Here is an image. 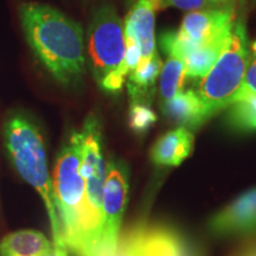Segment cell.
Wrapping results in <instances>:
<instances>
[{
  "instance_id": "obj_25",
  "label": "cell",
  "mask_w": 256,
  "mask_h": 256,
  "mask_svg": "<svg viewBox=\"0 0 256 256\" xmlns=\"http://www.w3.org/2000/svg\"><path fill=\"white\" fill-rule=\"evenodd\" d=\"M46 256H69V254H68V250H66V248L54 244L52 249H51Z\"/></svg>"
},
{
  "instance_id": "obj_18",
  "label": "cell",
  "mask_w": 256,
  "mask_h": 256,
  "mask_svg": "<svg viewBox=\"0 0 256 256\" xmlns=\"http://www.w3.org/2000/svg\"><path fill=\"white\" fill-rule=\"evenodd\" d=\"M128 121L134 133L144 134L156 124V115L152 110L151 104L134 101L130 102Z\"/></svg>"
},
{
  "instance_id": "obj_21",
  "label": "cell",
  "mask_w": 256,
  "mask_h": 256,
  "mask_svg": "<svg viewBox=\"0 0 256 256\" xmlns=\"http://www.w3.org/2000/svg\"><path fill=\"white\" fill-rule=\"evenodd\" d=\"M241 92L256 95V42L249 49V60Z\"/></svg>"
},
{
  "instance_id": "obj_11",
  "label": "cell",
  "mask_w": 256,
  "mask_h": 256,
  "mask_svg": "<svg viewBox=\"0 0 256 256\" xmlns=\"http://www.w3.org/2000/svg\"><path fill=\"white\" fill-rule=\"evenodd\" d=\"M142 246L153 256H200L178 230L164 226H144Z\"/></svg>"
},
{
  "instance_id": "obj_16",
  "label": "cell",
  "mask_w": 256,
  "mask_h": 256,
  "mask_svg": "<svg viewBox=\"0 0 256 256\" xmlns=\"http://www.w3.org/2000/svg\"><path fill=\"white\" fill-rule=\"evenodd\" d=\"M226 110V124L230 128L240 133L255 132L256 95L241 92Z\"/></svg>"
},
{
  "instance_id": "obj_6",
  "label": "cell",
  "mask_w": 256,
  "mask_h": 256,
  "mask_svg": "<svg viewBox=\"0 0 256 256\" xmlns=\"http://www.w3.org/2000/svg\"><path fill=\"white\" fill-rule=\"evenodd\" d=\"M87 37L89 69L98 84L116 70L126 69L124 66V28L113 6L104 4L95 10Z\"/></svg>"
},
{
  "instance_id": "obj_5",
  "label": "cell",
  "mask_w": 256,
  "mask_h": 256,
  "mask_svg": "<svg viewBox=\"0 0 256 256\" xmlns=\"http://www.w3.org/2000/svg\"><path fill=\"white\" fill-rule=\"evenodd\" d=\"M82 160L80 172L86 183V200L88 209V230L90 256H98L102 235V200L107 166L101 146L100 124L90 115L82 130Z\"/></svg>"
},
{
  "instance_id": "obj_8",
  "label": "cell",
  "mask_w": 256,
  "mask_h": 256,
  "mask_svg": "<svg viewBox=\"0 0 256 256\" xmlns=\"http://www.w3.org/2000/svg\"><path fill=\"white\" fill-rule=\"evenodd\" d=\"M209 230L217 238L256 235V188L246 191L212 216Z\"/></svg>"
},
{
  "instance_id": "obj_2",
  "label": "cell",
  "mask_w": 256,
  "mask_h": 256,
  "mask_svg": "<svg viewBox=\"0 0 256 256\" xmlns=\"http://www.w3.org/2000/svg\"><path fill=\"white\" fill-rule=\"evenodd\" d=\"M4 144L19 176L40 194L46 204L54 244L66 248L52 179L48 170L46 145L40 128L26 115H10L4 124Z\"/></svg>"
},
{
  "instance_id": "obj_9",
  "label": "cell",
  "mask_w": 256,
  "mask_h": 256,
  "mask_svg": "<svg viewBox=\"0 0 256 256\" xmlns=\"http://www.w3.org/2000/svg\"><path fill=\"white\" fill-rule=\"evenodd\" d=\"M235 11L229 10H202L185 16L178 34L196 46L226 40L235 22Z\"/></svg>"
},
{
  "instance_id": "obj_10",
  "label": "cell",
  "mask_w": 256,
  "mask_h": 256,
  "mask_svg": "<svg viewBox=\"0 0 256 256\" xmlns=\"http://www.w3.org/2000/svg\"><path fill=\"white\" fill-rule=\"evenodd\" d=\"M158 10V0H138L124 20V36L132 37L139 43L144 60L156 52L154 23Z\"/></svg>"
},
{
  "instance_id": "obj_3",
  "label": "cell",
  "mask_w": 256,
  "mask_h": 256,
  "mask_svg": "<svg viewBox=\"0 0 256 256\" xmlns=\"http://www.w3.org/2000/svg\"><path fill=\"white\" fill-rule=\"evenodd\" d=\"M82 160L81 132H74L60 150L52 174L64 244L74 256H90L86 183L80 172Z\"/></svg>"
},
{
  "instance_id": "obj_1",
  "label": "cell",
  "mask_w": 256,
  "mask_h": 256,
  "mask_svg": "<svg viewBox=\"0 0 256 256\" xmlns=\"http://www.w3.org/2000/svg\"><path fill=\"white\" fill-rule=\"evenodd\" d=\"M18 16L25 40L38 62L62 87L78 88L87 64L82 25L42 2H23Z\"/></svg>"
},
{
  "instance_id": "obj_22",
  "label": "cell",
  "mask_w": 256,
  "mask_h": 256,
  "mask_svg": "<svg viewBox=\"0 0 256 256\" xmlns=\"http://www.w3.org/2000/svg\"><path fill=\"white\" fill-rule=\"evenodd\" d=\"M126 37V49H124V66H126L128 72H133L142 60V50H140L139 43L132 37Z\"/></svg>"
},
{
  "instance_id": "obj_7",
  "label": "cell",
  "mask_w": 256,
  "mask_h": 256,
  "mask_svg": "<svg viewBox=\"0 0 256 256\" xmlns=\"http://www.w3.org/2000/svg\"><path fill=\"white\" fill-rule=\"evenodd\" d=\"M128 194L127 170L120 162L107 165L102 200V235L98 256H110L116 247Z\"/></svg>"
},
{
  "instance_id": "obj_23",
  "label": "cell",
  "mask_w": 256,
  "mask_h": 256,
  "mask_svg": "<svg viewBox=\"0 0 256 256\" xmlns=\"http://www.w3.org/2000/svg\"><path fill=\"white\" fill-rule=\"evenodd\" d=\"M235 256H256V235L250 236V238L240 248Z\"/></svg>"
},
{
  "instance_id": "obj_24",
  "label": "cell",
  "mask_w": 256,
  "mask_h": 256,
  "mask_svg": "<svg viewBox=\"0 0 256 256\" xmlns=\"http://www.w3.org/2000/svg\"><path fill=\"white\" fill-rule=\"evenodd\" d=\"M217 2H220L224 8L232 10V11H235L238 5H241L244 2V0H217Z\"/></svg>"
},
{
  "instance_id": "obj_19",
  "label": "cell",
  "mask_w": 256,
  "mask_h": 256,
  "mask_svg": "<svg viewBox=\"0 0 256 256\" xmlns=\"http://www.w3.org/2000/svg\"><path fill=\"white\" fill-rule=\"evenodd\" d=\"M159 8H166L172 6L182 10H229L220 4L217 0H158ZM232 11V10H229Z\"/></svg>"
},
{
  "instance_id": "obj_12",
  "label": "cell",
  "mask_w": 256,
  "mask_h": 256,
  "mask_svg": "<svg viewBox=\"0 0 256 256\" xmlns=\"http://www.w3.org/2000/svg\"><path fill=\"white\" fill-rule=\"evenodd\" d=\"M160 107L162 114L171 122L188 130H196L208 121L200 96L192 89L182 90L174 98L160 104Z\"/></svg>"
},
{
  "instance_id": "obj_17",
  "label": "cell",
  "mask_w": 256,
  "mask_h": 256,
  "mask_svg": "<svg viewBox=\"0 0 256 256\" xmlns=\"http://www.w3.org/2000/svg\"><path fill=\"white\" fill-rule=\"evenodd\" d=\"M185 78L186 70L183 60L178 57L168 56L160 75V104L170 101L183 90Z\"/></svg>"
},
{
  "instance_id": "obj_4",
  "label": "cell",
  "mask_w": 256,
  "mask_h": 256,
  "mask_svg": "<svg viewBox=\"0 0 256 256\" xmlns=\"http://www.w3.org/2000/svg\"><path fill=\"white\" fill-rule=\"evenodd\" d=\"M248 60L247 28L242 20H236L218 58L198 84L197 95L208 120L236 100L244 81Z\"/></svg>"
},
{
  "instance_id": "obj_13",
  "label": "cell",
  "mask_w": 256,
  "mask_h": 256,
  "mask_svg": "<svg viewBox=\"0 0 256 256\" xmlns=\"http://www.w3.org/2000/svg\"><path fill=\"white\" fill-rule=\"evenodd\" d=\"M194 134L185 127H178L156 140L151 151L152 160L160 166H178L191 154Z\"/></svg>"
},
{
  "instance_id": "obj_26",
  "label": "cell",
  "mask_w": 256,
  "mask_h": 256,
  "mask_svg": "<svg viewBox=\"0 0 256 256\" xmlns=\"http://www.w3.org/2000/svg\"><path fill=\"white\" fill-rule=\"evenodd\" d=\"M142 229H144V224H142ZM142 232H140L139 236V241H138V246H136V256H153L151 252H147L145 248L142 246Z\"/></svg>"
},
{
  "instance_id": "obj_20",
  "label": "cell",
  "mask_w": 256,
  "mask_h": 256,
  "mask_svg": "<svg viewBox=\"0 0 256 256\" xmlns=\"http://www.w3.org/2000/svg\"><path fill=\"white\" fill-rule=\"evenodd\" d=\"M142 226H136L118 238L116 247L110 256H136L138 241Z\"/></svg>"
},
{
  "instance_id": "obj_14",
  "label": "cell",
  "mask_w": 256,
  "mask_h": 256,
  "mask_svg": "<svg viewBox=\"0 0 256 256\" xmlns=\"http://www.w3.org/2000/svg\"><path fill=\"white\" fill-rule=\"evenodd\" d=\"M162 68V62L158 52H156L150 60H140L136 68L130 72L128 82L126 83L130 102L151 104L156 92V78Z\"/></svg>"
},
{
  "instance_id": "obj_15",
  "label": "cell",
  "mask_w": 256,
  "mask_h": 256,
  "mask_svg": "<svg viewBox=\"0 0 256 256\" xmlns=\"http://www.w3.org/2000/svg\"><path fill=\"white\" fill-rule=\"evenodd\" d=\"M54 247L37 230H18L8 234L0 242V256H46Z\"/></svg>"
}]
</instances>
